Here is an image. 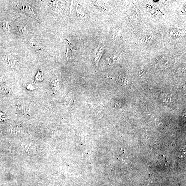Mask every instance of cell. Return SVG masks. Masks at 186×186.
<instances>
[{"label":"cell","instance_id":"6da1fadb","mask_svg":"<svg viewBox=\"0 0 186 186\" xmlns=\"http://www.w3.org/2000/svg\"><path fill=\"white\" fill-rule=\"evenodd\" d=\"M17 7H18L19 8L24 12L29 15L34 16L36 14L33 8L28 4L20 2L17 5Z\"/></svg>","mask_w":186,"mask_h":186},{"label":"cell","instance_id":"7a4b0ae2","mask_svg":"<svg viewBox=\"0 0 186 186\" xmlns=\"http://www.w3.org/2000/svg\"><path fill=\"white\" fill-rule=\"evenodd\" d=\"M104 48L103 46L100 45L95 49L94 52L95 62L97 67L98 65L99 62L103 54Z\"/></svg>","mask_w":186,"mask_h":186},{"label":"cell","instance_id":"3957f363","mask_svg":"<svg viewBox=\"0 0 186 186\" xmlns=\"http://www.w3.org/2000/svg\"><path fill=\"white\" fill-rule=\"evenodd\" d=\"M16 108L19 111L25 115H30L31 113V109L28 105L25 104H18Z\"/></svg>","mask_w":186,"mask_h":186},{"label":"cell","instance_id":"277c9868","mask_svg":"<svg viewBox=\"0 0 186 186\" xmlns=\"http://www.w3.org/2000/svg\"><path fill=\"white\" fill-rule=\"evenodd\" d=\"M51 88L53 91H57L59 89V80L57 79H53L51 81Z\"/></svg>","mask_w":186,"mask_h":186},{"label":"cell","instance_id":"5b68a950","mask_svg":"<svg viewBox=\"0 0 186 186\" xmlns=\"http://www.w3.org/2000/svg\"><path fill=\"white\" fill-rule=\"evenodd\" d=\"M30 43L34 50L39 52L43 51V48L41 44L36 42H31Z\"/></svg>","mask_w":186,"mask_h":186},{"label":"cell","instance_id":"8992f818","mask_svg":"<svg viewBox=\"0 0 186 186\" xmlns=\"http://www.w3.org/2000/svg\"><path fill=\"white\" fill-rule=\"evenodd\" d=\"M3 27L6 31V33L9 34L11 30V24L10 22L8 21H4L3 23Z\"/></svg>","mask_w":186,"mask_h":186},{"label":"cell","instance_id":"52a82bcc","mask_svg":"<svg viewBox=\"0 0 186 186\" xmlns=\"http://www.w3.org/2000/svg\"><path fill=\"white\" fill-rule=\"evenodd\" d=\"M44 78L42 71L40 70H38L35 77V81L36 82H41L44 80Z\"/></svg>","mask_w":186,"mask_h":186},{"label":"cell","instance_id":"ba28073f","mask_svg":"<svg viewBox=\"0 0 186 186\" xmlns=\"http://www.w3.org/2000/svg\"><path fill=\"white\" fill-rule=\"evenodd\" d=\"M18 31L20 33H23L26 31V26L24 25L23 24H20L18 25L17 26Z\"/></svg>","mask_w":186,"mask_h":186},{"label":"cell","instance_id":"9c48e42d","mask_svg":"<svg viewBox=\"0 0 186 186\" xmlns=\"http://www.w3.org/2000/svg\"><path fill=\"white\" fill-rule=\"evenodd\" d=\"M36 82V81H34V82L30 83L27 85L26 87V89L29 91H33L35 90L36 89V86H35Z\"/></svg>","mask_w":186,"mask_h":186},{"label":"cell","instance_id":"30bf717a","mask_svg":"<svg viewBox=\"0 0 186 186\" xmlns=\"http://www.w3.org/2000/svg\"><path fill=\"white\" fill-rule=\"evenodd\" d=\"M121 54H122V53H120L119 54H118V55H115L113 57L110 58L109 59H107V60H108V62H109V64H111L112 61L113 62L114 61H116V60H117V59H118L119 57L120 56V55H121Z\"/></svg>","mask_w":186,"mask_h":186}]
</instances>
